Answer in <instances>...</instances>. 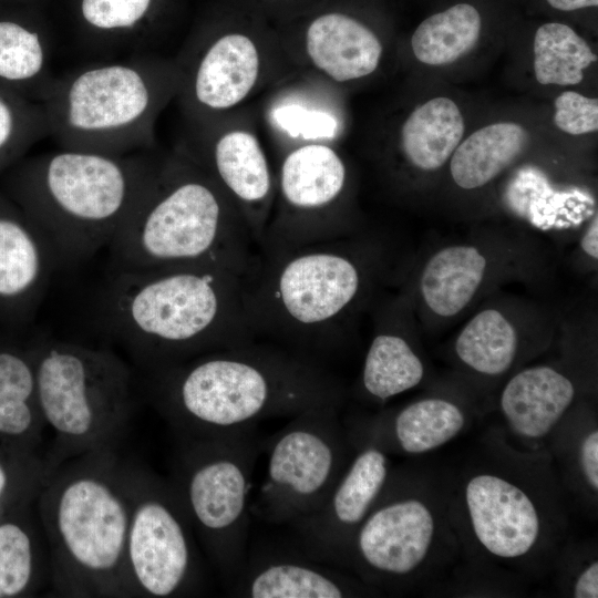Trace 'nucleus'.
<instances>
[{
	"mask_svg": "<svg viewBox=\"0 0 598 598\" xmlns=\"http://www.w3.org/2000/svg\"><path fill=\"white\" fill-rule=\"evenodd\" d=\"M448 505L405 470H391L372 509L358 528L349 568L365 585L398 592L439 561L452 535Z\"/></svg>",
	"mask_w": 598,
	"mask_h": 598,
	"instance_id": "nucleus-11",
	"label": "nucleus"
},
{
	"mask_svg": "<svg viewBox=\"0 0 598 598\" xmlns=\"http://www.w3.org/2000/svg\"><path fill=\"white\" fill-rule=\"evenodd\" d=\"M49 137L42 105L0 89V169Z\"/></svg>",
	"mask_w": 598,
	"mask_h": 598,
	"instance_id": "nucleus-33",
	"label": "nucleus"
},
{
	"mask_svg": "<svg viewBox=\"0 0 598 598\" xmlns=\"http://www.w3.org/2000/svg\"><path fill=\"white\" fill-rule=\"evenodd\" d=\"M577 396V385L563 370L537 364L514 373L499 395V411L514 440L538 444L558 425Z\"/></svg>",
	"mask_w": 598,
	"mask_h": 598,
	"instance_id": "nucleus-22",
	"label": "nucleus"
},
{
	"mask_svg": "<svg viewBox=\"0 0 598 598\" xmlns=\"http://www.w3.org/2000/svg\"><path fill=\"white\" fill-rule=\"evenodd\" d=\"M41 488L54 591L70 597H127V461L118 450L72 457L49 471Z\"/></svg>",
	"mask_w": 598,
	"mask_h": 598,
	"instance_id": "nucleus-4",
	"label": "nucleus"
},
{
	"mask_svg": "<svg viewBox=\"0 0 598 598\" xmlns=\"http://www.w3.org/2000/svg\"><path fill=\"white\" fill-rule=\"evenodd\" d=\"M153 0H81L80 12L89 31L97 37L87 53L104 59L138 54L135 34Z\"/></svg>",
	"mask_w": 598,
	"mask_h": 598,
	"instance_id": "nucleus-31",
	"label": "nucleus"
},
{
	"mask_svg": "<svg viewBox=\"0 0 598 598\" xmlns=\"http://www.w3.org/2000/svg\"><path fill=\"white\" fill-rule=\"evenodd\" d=\"M380 594L341 568L315 560L302 551H259L227 589L241 598H344Z\"/></svg>",
	"mask_w": 598,
	"mask_h": 598,
	"instance_id": "nucleus-19",
	"label": "nucleus"
},
{
	"mask_svg": "<svg viewBox=\"0 0 598 598\" xmlns=\"http://www.w3.org/2000/svg\"><path fill=\"white\" fill-rule=\"evenodd\" d=\"M537 463L496 458L464 473L448 514L483 558L511 567H534L549 558L560 537L561 512Z\"/></svg>",
	"mask_w": 598,
	"mask_h": 598,
	"instance_id": "nucleus-10",
	"label": "nucleus"
},
{
	"mask_svg": "<svg viewBox=\"0 0 598 598\" xmlns=\"http://www.w3.org/2000/svg\"><path fill=\"white\" fill-rule=\"evenodd\" d=\"M550 7L560 11H574L588 7H597L598 0H546Z\"/></svg>",
	"mask_w": 598,
	"mask_h": 598,
	"instance_id": "nucleus-40",
	"label": "nucleus"
},
{
	"mask_svg": "<svg viewBox=\"0 0 598 598\" xmlns=\"http://www.w3.org/2000/svg\"><path fill=\"white\" fill-rule=\"evenodd\" d=\"M131 515L126 540L127 597L202 594L205 573L198 543L168 478L131 463Z\"/></svg>",
	"mask_w": 598,
	"mask_h": 598,
	"instance_id": "nucleus-13",
	"label": "nucleus"
},
{
	"mask_svg": "<svg viewBox=\"0 0 598 598\" xmlns=\"http://www.w3.org/2000/svg\"><path fill=\"white\" fill-rule=\"evenodd\" d=\"M342 404H323L296 414L261 440L267 474L250 514L276 525L318 509L351 462L355 445L340 417Z\"/></svg>",
	"mask_w": 598,
	"mask_h": 598,
	"instance_id": "nucleus-12",
	"label": "nucleus"
},
{
	"mask_svg": "<svg viewBox=\"0 0 598 598\" xmlns=\"http://www.w3.org/2000/svg\"><path fill=\"white\" fill-rule=\"evenodd\" d=\"M463 115L454 101L434 97L419 105L401 128V150L406 162L422 172L441 168L464 135Z\"/></svg>",
	"mask_w": 598,
	"mask_h": 598,
	"instance_id": "nucleus-27",
	"label": "nucleus"
},
{
	"mask_svg": "<svg viewBox=\"0 0 598 598\" xmlns=\"http://www.w3.org/2000/svg\"><path fill=\"white\" fill-rule=\"evenodd\" d=\"M554 122L570 135H582L598 130V100L578 92L566 91L555 100Z\"/></svg>",
	"mask_w": 598,
	"mask_h": 598,
	"instance_id": "nucleus-35",
	"label": "nucleus"
},
{
	"mask_svg": "<svg viewBox=\"0 0 598 598\" xmlns=\"http://www.w3.org/2000/svg\"><path fill=\"white\" fill-rule=\"evenodd\" d=\"M343 422L353 439L372 443L385 452L416 455L455 439L466 425V414L452 400L430 396L368 420Z\"/></svg>",
	"mask_w": 598,
	"mask_h": 598,
	"instance_id": "nucleus-21",
	"label": "nucleus"
},
{
	"mask_svg": "<svg viewBox=\"0 0 598 598\" xmlns=\"http://www.w3.org/2000/svg\"><path fill=\"white\" fill-rule=\"evenodd\" d=\"M518 252L486 241H462L436 249L421 267L415 297L427 317L452 319L483 293L517 272Z\"/></svg>",
	"mask_w": 598,
	"mask_h": 598,
	"instance_id": "nucleus-16",
	"label": "nucleus"
},
{
	"mask_svg": "<svg viewBox=\"0 0 598 598\" xmlns=\"http://www.w3.org/2000/svg\"><path fill=\"white\" fill-rule=\"evenodd\" d=\"M59 266L49 243L13 202L0 196V318L13 326L37 311Z\"/></svg>",
	"mask_w": 598,
	"mask_h": 598,
	"instance_id": "nucleus-18",
	"label": "nucleus"
},
{
	"mask_svg": "<svg viewBox=\"0 0 598 598\" xmlns=\"http://www.w3.org/2000/svg\"><path fill=\"white\" fill-rule=\"evenodd\" d=\"M351 237L258 252L246 275L256 339L318 361L342 344L380 272L374 249Z\"/></svg>",
	"mask_w": 598,
	"mask_h": 598,
	"instance_id": "nucleus-3",
	"label": "nucleus"
},
{
	"mask_svg": "<svg viewBox=\"0 0 598 598\" xmlns=\"http://www.w3.org/2000/svg\"><path fill=\"white\" fill-rule=\"evenodd\" d=\"M352 441L354 455L326 502L289 524L305 555L346 570L353 537L391 473L385 451L365 441Z\"/></svg>",
	"mask_w": 598,
	"mask_h": 598,
	"instance_id": "nucleus-15",
	"label": "nucleus"
},
{
	"mask_svg": "<svg viewBox=\"0 0 598 598\" xmlns=\"http://www.w3.org/2000/svg\"><path fill=\"white\" fill-rule=\"evenodd\" d=\"M7 484H8V476H7L6 470L0 464V496L4 493Z\"/></svg>",
	"mask_w": 598,
	"mask_h": 598,
	"instance_id": "nucleus-41",
	"label": "nucleus"
},
{
	"mask_svg": "<svg viewBox=\"0 0 598 598\" xmlns=\"http://www.w3.org/2000/svg\"><path fill=\"white\" fill-rule=\"evenodd\" d=\"M246 275L214 265L114 270L101 295L100 318L148 374L256 340Z\"/></svg>",
	"mask_w": 598,
	"mask_h": 598,
	"instance_id": "nucleus-2",
	"label": "nucleus"
},
{
	"mask_svg": "<svg viewBox=\"0 0 598 598\" xmlns=\"http://www.w3.org/2000/svg\"><path fill=\"white\" fill-rule=\"evenodd\" d=\"M257 426L210 436L175 435L168 477L197 543L227 589L247 559Z\"/></svg>",
	"mask_w": 598,
	"mask_h": 598,
	"instance_id": "nucleus-9",
	"label": "nucleus"
},
{
	"mask_svg": "<svg viewBox=\"0 0 598 598\" xmlns=\"http://www.w3.org/2000/svg\"><path fill=\"white\" fill-rule=\"evenodd\" d=\"M39 409L48 429L47 465L118 450L137 406V381L114 351L56 339L30 350Z\"/></svg>",
	"mask_w": 598,
	"mask_h": 598,
	"instance_id": "nucleus-8",
	"label": "nucleus"
},
{
	"mask_svg": "<svg viewBox=\"0 0 598 598\" xmlns=\"http://www.w3.org/2000/svg\"><path fill=\"white\" fill-rule=\"evenodd\" d=\"M424 374L423 360L408 334L392 319V312H384L365 353L358 395L385 402L417 386Z\"/></svg>",
	"mask_w": 598,
	"mask_h": 598,
	"instance_id": "nucleus-25",
	"label": "nucleus"
},
{
	"mask_svg": "<svg viewBox=\"0 0 598 598\" xmlns=\"http://www.w3.org/2000/svg\"><path fill=\"white\" fill-rule=\"evenodd\" d=\"M178 71L177 92L195 114L229 110L254 89L260 72V55L254 41L227 33L199 48L185 70Z\"/></svg>",
	"mask_w": 598,
	"mask_h": 598,
	"instance_id": "nucleus-20",
	"label": "nucleus"
},
{
	"mask_svg": "<svg viewBox=\"0 0 598 598\" xmlns=\"http://www.w3.org/2000/svg\"><path fill=\"white\" fill-rule=\"evenodd\" d=\"M159 162L148 151L110 155L58 147L19 165L11 195L59 266H75L107 248Z\"/></svg>",
	"mask_w": 598,
	"mask_h": 598,
	"instance_id": "nucleus-5",
	"label": "nucleus"
},
{
	"mask_svg": "<svg viewBox=\"0 0 598 598\" xmlns=\"http://www.w3.org/2000/svg\"><path fill=\"white\" fill-rule=\"evenodd\" d=\"M275 116L280 126L293 134L331 136L337 128L334 118L326 112L288 106L279 109Z\"/></svg>",
	"mask_w": 598,
	"mask_h": 598,
	"instance_id": "nucleus-36",
	"label": "nucleus"
},
{
	"mask_svg": "<svg viewBox=\"0 0 598 598\" xmlns=\"http://www.w3.org/2000/svg\"><path fill=\"white\" fill-rule=\"evenodd\" d=\"M580 248L585 255H587L591 260L597 261L598 258V217L590 221L586 228L581 239Z\"/></svg>",
	"mask_w": 598,
	"mask_h": 598,
	"instance_id": "nucleus-39",
	"label": "nucleus"
},
{
	"mask_svg": "<svg viewBox=\"0 0 598 598\" xmlns=\"http://www.w3.org/2000/svg\"><path fill=\"white\" fill-rule=\"evenodd\" d=\"M255 248L228 196L182 153L159 162L107 246L111 271L214 265L248 272Z\"/></svg>",
	"mask_w": 598,
	"mask_h": 598,
	"instance_id": "nucleus-6",
	"label": "nucleus"
},
{
	"mask_svg": "<svg viewBox=\"0 0 598 598\" xmlns=\"http://www.w3.org/2000/svg\"><path fill=\"white\" fill-rule=\"evenodd\" d=\"M44 426L30 351L0 346V434H41Z\"/></svg>",
	"mask_w": 598,
	"mask_h": 598,
	"instance_id": "nucleus-30",
	"label": "nucleus"
},
{
	"mask_svg": "<svg viewBox=\"0 0 598 598\" xmlns=\"http://www.w3.org/2000/svg\"><path fill=\"white\" fill-rule=\"evenodd\" d=\"M54 51L39 30L1 20L0 89L41 104L58 75Z\"/></svg>",
	"mask_w": 598,
	"mask_h": 598,
	"instance_id": "nucleus-26",
	"label": "nucleus"
},
{
	"mask_svg": "<svg viewBox=\"0 0 598 598\" xmlns=\"http://www.w3.org/2000/svg\"><path fill=\"white\" fill-rule=\"evenodd\" d=\"M573 597L597 598L598 597V561H589L576 575L571 586Z\"/></svg>",
	"mask_w": 598,
	"mask_h": 598,
	"instance_id": "nucleus-38",
	"label": "nucleus"
},
{
	"mask_svg": "<svg viewBox=\"0 0 598 598\" xmlns=\"http://www.w3.org/2000/svg\"><path fill=\"white\" fill-rule=\"evenodd\" d=\"M534 72L543 85H576L584 71L597 61L587 42L559 22L542 24L534 37Z\"/></svg>",
	"mask_w": 598,
	"mask_h": 598,
	"instance_id": "nucleus-32",
	"label": "nucleus"
},
{
	"mask_svg": "<svg viewBox=\"0 0 598 598\" xmlns=\"http://www.w3.org/2000/svg\"><path fill=\"white\" fill-rule=\"evenodd\" d=\"M529 334L523 320L498 306L477 311L457 333L456 360L482 378H499L514 369L527 349Z\"/></svg>",
	"mask_w": 598,
	"mask_h": 598,
	"instance_id": "nucleus-24",
	"label": "nucleus"
},
{
	"mask_svg": "<svg viewBox=\"0 0 598 598\" xmlns=\"http://www.w3.org/2000/svg\"><path fill=\"white\" fill-rule=\"evenodd\" d=\"M33 570V544L28 532L14 523L0 524V597L22 594Z\"/></svg>",
	"mask_w": 598,
	"mask_h": 598,
	"instance_id": "nucleus-34",
	"label": "nucleus"
},
{
	"mask_svg": "<svg viewBox=\"0 0 598 598\" xmlns=\"http://www.w3.org/2000/svg\"><path fill=\"white\" fill-rule=\"evenodd\" d=\"M306 51L319 71L333 81L348 82L373 73L383 48L378 37L358 20L327 13L308 27Z\"/></svg>",
	"mask_w": 598,
	"mask_h": 598,
	"instance_id": "nucleus-23",
	"label": "nucleus"
},
{
	"mask_svg": "<svg viewBox=\"0 0 598 598\" xmlns=\"http://www.w3.org/2000/svg\"><path fill=\"white\" fill-rule=\"evenodd\" d=\"M347 181L344 162L327 144L309 143L291 150L280 166L278 207L269 217L259 252L352 236L338 208Z\"/></svg>",
	"mask_w": 598,
	"mask_h": 598,
	"instance_id": "nucleus-14",
	"label": "nucleus"
},
{
	"mask_svg": "<svg viewBox=\"0 0 598 598\" xmlns=\"http://www.w3.org/2000/svg\"><path fill=\"white\" fill-rule=\"evenodd\" d=\"M526 130L514 122H498L472 133L451 156L450 173L462 189L481 188L509 167L525 151Z\"/></svg>",
	"mask_w": 598,
	"mask_h": 598,
	"instance_id": "nucleus-28",
	"label": "nucleus"
},
{
	"mask_svg": "<svg viewBox=\"0 0 598 598\" xmlns=\"http://www.w3.org/2000/svg\"><path fill=\"white\" fill-rule=\"evenodd\" d=\"M183 154L228 196L259 250L272 212L274 178L257 137L229 130L207 140L203 150Z\"/></svg>",
	"mask_w": 598,
	"mask_h": 598,
	"instance_id": "nucleus-17",
	"label": "nucleus"
},
{
	"mask_svg": "<svg viewBox=\"0 0 598 598\" xmlns=\"http://www.w3.org/2000/svg\"><path fill=\"white\" fill-rule=\"evenodd\" d=\"M145 383L153 406L184 436L257 426L346 398L321 361L259 339L145 374Z\"/></svg>",
	"mask_w": 598,
	"mask_h": 598,
	"instance_id": "nucleus-1",
	"label": "nucleus"
},
{
	"mask_svg": "<svg viewBox=\"0 0 598 598\" xmlns=\"http://www.w3.org/2000/svg\"><path fill=\"white\" fill-rule=\"evenodd\" d=\"M577 466L580 476L589 491H598V431L590 429L581 439L577 447Z\"/></svg>",
	"mask_w": 598,
	"mask_h": 598,
	"instance_id": "nucleus-37",
	"label": "nucleus"
},
{
	"mask_svg": "<svg viewBox=\"0 0 598 598\" xmlns=\"http://www.w3.org/2000/svg\"><path fill=\"white\" fill-rule=\"evenodd\" d=\"M481 28L476 8L457 3L420 23L411 38L413 54L427 65L450 64L476 45Z\"/></svg>",
	"mask_w": 598,
	"mask_h": 598,
	"instance_id": "nucleus-29",
	"label": "nucleus"
},
{
	"mask_svg": "<svg viewBox=\"0 0 598 598\" xmlns=\"http://www.w3.org/2000/svg\"><path fill=\"white\" fill-rule=\"evenodd\" d=\"M177 66L152 53L103 59L56 75L41 102L58 147L110 155L150 151Z\"/></svg>",
	"mask_w": 598,
	"mask_h": 598,
	"instance_id": "nucleus-7",
	"label": "nucleus"
}]
</instances>
